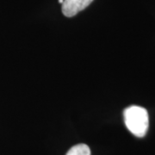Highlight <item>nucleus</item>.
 I'll use <instances>...</instances> for the list:
<instances>
[{
    "mask_svg": "<svg viewBox=\"0 0 155 155\" xmlns=\"http://www.w3.org/2000/svg\"><path fill=\"white\" fill-rule=\"evenodd\" d=\"M93 0H64L62 4V13L67 17H74L83 11Z\"/></svg>",
    "mask_w": 155,
    "mask_h": 155,
    "instance_id": "obj_2",
    "label": "nucleus"
},
{
    "mask_svg": "<svg viewBox=\"0 0 155 155\" xmlns=\"http://www.w3.org/2000/svg\"><path fill=\"white\" fill-rule=\"evenodd\" d=\"M123 116L127 129L137 137H144L149 127L147 110L140 106H130L124 110Z\"/></svg>",
    "mask_w": 155,
    "mask_h": 155,
    "instance_id": "obj_1",
    "label": "nucleus"
},
{
    "mask_svg": "<svg viewBox=\"0 0 155 155\" xmlns=\"http://www.w3.org/2000/svg\"><path fill=\"white\" fill-rule=\"evenodd\" d=\"M66 155H91V150L87 145L78 144L73 146Z\"/></svg>",
    "mask_w": 155,
    "mask_h": 155,
    "instance_id": "obj_3",
    "label": "nucleus"
},
{
    "mask_svg": "<svg viewBox=\"0 0 155 155\" xmlns=\"http://www.w3.org/2000/svg\"><path fill=\"white\" fill-rule=\"evenodd\" d=\"M63 2H64V0H59V3L60 4H63Z\"/></svg>",
    "mask_w": 155,
    "mask_h": 155,
    "instance_id": "obj_4",
    "label": "nucleus"
}]
</instances>
